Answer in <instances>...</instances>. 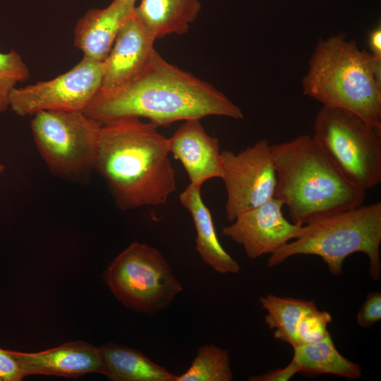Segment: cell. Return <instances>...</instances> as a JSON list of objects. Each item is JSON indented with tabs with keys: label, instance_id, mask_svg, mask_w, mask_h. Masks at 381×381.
<instances>
[{
	"label": "cell",
	"instance_id": "obj_11",
	"mask_svg": "<svg viewBox=\"0 0 381 381\" xmlns=\"http://www.w3.org/2000/svg\"><path fill=\"white\" fill-rule=\"evenodd\" d=\"M283 202L273 198L259 207L240 214L222 234L243 246L248 258L272 254L296 238L302 225L289 222L284 216Z\"/></svg>",
	"mask_w": 381,
	"mask_h": 381
},
{
	"label": "cell",
	"instance_id": "obj_23",
	"mask_svg": "<svg viewBox=\"0 0 381 381\" xmlns=\"http://www.w3.org/2000/svg\"><path fill=\"white\" fill-rule=\"evenodd\" d=\"M331 322L330 314L327 311H321L318 308L303 313L296 329L298 345L323 340L329 334L327 325Z\"/></svg>",
	"mask_w": 381,
	"mask_h": 381
},
{
	"label": "cell",
	"instance_id": "obj_18",
	"mask_svg": "<svg viewBox=\"0 0 381 381\" xmlns=\"http://www.w3.org/2000/svg\"><path fill=\"white\" fill-rule=\"evenodd\" d=\"M105 376L113 381H176V375L144 353L125 345L108 343L99 347Z\"/></svg>",
	"mask_w": 381,
	"mask_h": 381
},
{
	"label": "cell",
	"instance_id": "obj_16",
	"mask_svg": "<svg viewBox=\"0 0 381 381\" xmlns=\"http://www.w3.org/2000/svg\"><path fill=\"white\" fill-rule=\"evenodd\" d=\"M179 200L192 217L196 231L195 249L202 260L219 273H238L239 264L219 242L210 210L202 198L201 186L189 183L181 193Z\"/></svg>",
	"mask_w": 381,
	"mask_h": 381
},
{
	"label": "cell",
	"instance_id": "obj_24",
	"mask_svg": "<svg viewBox=\"0 0 381 381\" xmlns=\"http://www.w3.org/2000/svg\"><path fill=\"white\" fill-rule=\"evenodd\" d=\"M356 320L363 327H372L381 320V293L370 292L359 310Z\"/></svg>",
	"mask_w": 381,
	"mask_h": 381
},
{
	"label": "cell",
	"instance_id": "obj_13",
	"mask_svg": "<svg viewBox=\"0 0 381 381\" xmlns=\"http://www.w3.org/2000/svg\"><path fill=\"white\" fill-rule=\"evenodd\" d=\"M169 152L183 167L190 183L201 186L214 178H222L219 140L210 135L200 119L185 121L168 138Z\"/></svg>",
	"mask_w": 381,
	"mask_h": 381
},
{
	"label": "cell",
	"instance_id": "obj_2",
	"mask_svg": "<svg viewBox=\"0 0 381 381\" xmlns=\"http://www.w3.org/2000/svg\"><path fill=\"white\" fill-rule=\"evenodd\" d=\"M158 128L137 118L100 126L94 169L122 210L162 205L176 190L168 138Z\"/></svg>",
	"mask_w": 381,
	"mask_h": 381
},
{
	"label": "cell",
	"instance_id": "obj_28",
	"mask_svg": "<svg viewBox=\"0 0 381 381\" xmlns=\"http://www.w3.org/2000/svg\"><path fill=\"white\" fill-rule=\"evenodd\" d=\"M123 4L135 7V2L137 0H116Z\"/></svg>",
	"mask_w": 381,
	"mask_h": 381
},
{
	"label": "cell",
	"instance_id": "obj_10",
	"mask_svg": "<svg viewBox=\"0 0 381 381\" xmlns=\"http://www.w3.org/2000/svg\"><path fill=\"white\" fill-rule=\"evenodd\" d=\"M221 157L229 221L274 197L277 175L267 140H260L238 153L222 150Z\"/></svg>",
	"mask_w": 381,
	"mask_h": 381
},
{
	"label": "cell",
	"instance_id": "obj_8",
	"mask_svg": "<svg viewBox=\"0 0 381 381\" xmlns=\"http://www.w3.org/2000/svg\"><path fill=\"white\" fill-rule=\"evenodd\" d=\"M32 116L35 145L54 174L81 179L94 169L101 123L80 111H42Z\"/></svg>",
	"mask_w": 381,
	"mask_h": 381
},
{
	"label": "cell",
	"instance_id": "obj_4",
	"mask_svg": "<svg viewBox=\"0 0 381 381\" xmlns=\"http://www.w3.org/2000/svg\"><path fill=\"white\" fill-rule=\"evenodd\" d=\"M302 88L322 107L350 111L381 130V57L360 49L345 33L319 39Z\"/></svg>",
	"mask_w": 381,
	"mask_h": 381
},
{
	"label": "cell",
	"instance_id": "obj_19",
	"mask_svg": "<svg viewBox=\"0 0 381 381\" xmlns=\"http://www.w3.org/2000/svg\"><path fill=\"white\" fill-rule=\"evenodd\" d=\"M294 348L292 360L300 372L309 376L322 374L339 375L346 379H358L361 366L341 355L329 334L323 340L298 345Z\"/></svg>",
	"mask_w": 381,
	"mask_h": 381
},
{
	"label": "cell",
	"instance_id": "obj_14",
	"mask_svg": "<svg viewBox=\"0 0 381 381\" xmlns=\"http://www.w3.org/2000/svg\"><path fill=\"white\" fill-rule=\"evenodd\" d=\"M155 40L133 11L119 30L111 51L103 62L104 71L99 90L116 87L135 77L155 50Z\"/></svg>",
	"mask_w": 381,
	"mask_h": 381
},
{
	"label": "cell",
	"instance_id": "obj_15",
	"mask_svg": "<svg viewBox=\"0 0 381 381\" xmlns=\"http://www.w3.org/2000/svg\"><path fill=\"white\" fill-rule=\"evenodd\" d=\"M135 7L113 0L104 8L87 11L77 22L74 30V44L83 52V57L104 62L119 30L132 15Z\"/></svg>",
	"mask_w": 381,
	"mask_h": 381
},
{
	"label": "cell",
	"instance_id": "obj_6",
	"mask_svg": "<svg viewBox=\"0 0 381 381\" xmlns=\"http://www.w3.org/2000/svg\"><path fill=\"white\" fill-rule=\"evenodd\" d=\"M313 138L357 188L366 192L380 184V129L350 111L322 107Z\"/></svg>",
	"mask_w": 381,
	"mask_h": 381
},
{
	"label": "cell",
	"instance_id": "obj_25",
	"mask_svg": "<svg viewBox=\"0 0 381 381\" xmlns=\"http://www.w3.org/2000/svg\"><path fill=\"white\" fill-rule=\"evenodd\" d=\"M0 376L3 381H20L24 377L15 358L8 349L0 347Z\"/></svg>",
	"mask_w": 381,
	"mask_h": 381
},
{
	"label": "cell",
	"instance_id": "obj_22",
	"mask_svg": "<svg viewBox=\"0 0 381 381\" xmlns=\"http://www.w3.org/2000/svg\"><path fill=\"white\" fill-rule=\"evenodd\" d=\"M29 77L27 65L15 49L0 52V113L10 107V95L16 85Z\"/></svg>",
	"mask_w": 381,
	"mask_h": 381
},
{
	"label": "cell",
	"instance_id": "obj_30",
	"mask_svg": "<svg viewBox=\"0 0 381 381\" xmlns=\"http://www.w3.org/2000/svg\"><path fill=\"white\" fill-rule=\"evenodd\" d=\"M0 381H3V380H2V378H1V376H0Z\"/></svg>",
	"mask_w": 381,
	"mask_h": 381
},
{
	"label": "cell",
	"instance_id": "obj_12",
	"mask_svg": "<svg viewBox=\"0 0 381 381\" xmlns=\"http://www.w3.org/2000/svg\"><path fill=\"white\" fill-rule=\"evenodd\" d=\"M23 377L31 375L78 377L88 373L105 375L99 348L83 341H70L35 353L8 350Z\"/></svg>",
	"mask_w": 381,
	"mask_h": 381
},
{
	"label": "cell",
	"instance_id": "obj_17",
	"mask_svg": "<svg viewBox=\"0 0 381 381\" xmlns=\"http://www.w3.org/2000/svg\"><path fill=\"white\" fill-rule=\"evenodd\" d=\"M200 0H140L134 12L153 37L187 32L201 11Z\"/></svg>",
	"mask_w": 381,
	"mask_h": 381
},
{
	"label": "cell",
	"instance_id": "obj_21",
	"mask_svg": "<svg viewBox=\"0 0 381 381\" xmlns=\"http://www.w3.org/2000/svg\"><path fill=\"white\" fill-rule=\"evenodd\" d=\"M233 373L229 351L214 344H204L189 368L176 381H231Z\"/></svg>",
	"mask_w": 381,
	"mask_h": 381
},
{
	"label": "cell",
	"instance_id": "obj_26",
	"mask_svg": "<svg viewBox=\"0 0 381 381\" xmlns=\"http://www.w3.org/2000/svg\"><path fill=\"white\" fill-rule=\"evenodd\" d=\"M300 370L298 365L293 361L284 368L272 370L260 375L251 376L250 381H288Z\"/></svg>",
	"mask_w": 381,
	"mask_h": 381
},
{
	"label": "cell",
	"instance_id": "obj_7",
	"mask_svg": "<svg viewBox=\"0 0 381 381\" xmlns=\"http://www.w3.org/2000/svg\"><path fill=\"white\" fill-rule=\"evenodd\" d=\"M103 279L124 306L150 316L167 308L183 291L161 252L140 242L121 252L104 272Z\"/></svg>",
	"mask_w": 381,
	"mask_h": 381
},
{
	"label": "cell",
	"instance_id": "obj_9",
	"mask_svg": "<svg viewBox=\"0 0 381 381\" xmlns=\"http://www.w3.org/2000/svg\"><path fill=\"white\" fill-rule=\"evenodd\" d=\"M103 71V62L83 57L54 78L14 88L9 107L20 116L42 111H84L100 88Z\"/></svg>",
	"mask_w": 381,
	"mask_h": 381
},
{
	"label": "cell",
	"instance_id": "obj_5",
	"mask_svg": "<svg viewBox=\"0 0 381 381\" xmlns=\"http://www.w3.org/2000/svg\"><path fill=\"white\" fill-rule=\"evenodd\" d=\"M381 202L361 205L303 225L300 235L270 254L267 266H277L291 256L313 255L322 258L330 272L343 273L345 259L363 253L370 261L369 275H381Z\"/></svg>",
	"mask_w": 381,
	"mask_h": 381
},
{
	"label": "cell",
	"instance_id": "obj_27",
	"mask_svg": "<svg viewBox=\"0 0 381 381\" xmlns=\"http://www.w3.org/2000/svg\"><path fill=\"white\" fill-rule=\"evenodd\" d=\"M368 44L371 54L375 57H381V27L377 26L369 34Z\"/></svg>",
	"mask_w": 381,
	"mask_h": 381
},
{
	"label": "cell",
	"instance_id": "obj_29",
	"mask_svg": "<svg viewBox=\"0 0 381 381\" xmlns=\"http://www.w3.org/2000/svg\"><path fill=\"white\" fill-rule=\"evenodd\" d=\"M4 165L0 162V174L4 171Z\"/></svg>",
	"mask_w": 381,
	"mask_h": 381
},
{
	"label": "cell",
	"instance_id": "obj_3",
	"mask_svg": "<svg viewBox=\"0 0 381 381\" xmlns=\"http://www.w3.org/2000/svg\"><path fill=\"white\" fill-rule=\"evenodd\" d=\"M277 175L274 198L294 223L312 222L363 205L365 191L351 183L313 136L270 144Z\"/></svg>",
	"mask_w": 381,
	"mask_h": 381
},
{
	"label": "cell",
	"instance_id": "obj_1",
	"mask_svg": "<svg viewBox=\"0 0 381 381\" xmlns=\"http://www.w3.org/2000/svg\"><path fill=\"white\" fill-rule=\"evenodd\" d=\"M84 113L101 124L147 119L158 127L217 116L241 119V109L211 84L167 61L156 50L128 82L99 90Z\"/></svg>",
	"mask_w": 381,
	"mask_h": 381
},
{
	"label": "cell",
	"instance_id": "obj_20",
	"mask_svg": "<svg viewBox=\"0 0 381 381\" xmlns=\"http://www.w3.org/2000/svg\"><path fill=\"white\" fill-rule=\"evenodd\" d=\"M260 302L267 311L265 322L274 329V337L292 347L298 346V324L303 313L317 308L314 301L268 294L260 297Z\"/></svg>",
	"mask_w": 381,
	"mask_h": 381
}]
</instances>
